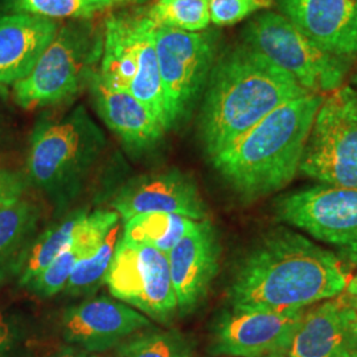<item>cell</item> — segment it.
Wrapping results in <instances>:
<instances>
[{
    "instance_id": "cell-31",
    "label": "cell",
    "mask_w": 357,
    "mask_h": 357,
    "mask_svg": "<svg viewBox=\"0 0 357 357\" xmlns=\"http://www.w3.org/2000/svg\"><path fill=\"white\" fill-rule=\"evenodd\" d=\"M26 190V178L20 174L0 168V199L22 195Z\"/></svg>"
},
{
    "instance_id": "cell-35",
    "label": "cell",
    "mask_w": 357,
    "mask_h": 357,
    "mask_svg": "<svg viewBox=\"0 0 357 357\" xmlns=\"http://www.w3.org/2000/svg\"><path fill=\"white\" fill-rule=\"evenodd\" d=\"M266 357H287L284 354H278V355H271V356H266Z\"/></svg>"
},
{
    "instance_id": "cell-28",
    "label": "cell",
    "mask_w": 357,
    "mask_h": 357,
    "mask_svg": "<svg viewBox=\"0 0 357 357\" xmlns=\"http://www.w3.org/2000/svg\"><path fill=\"white\" fill-rule=\"evenodd\" d=\"M118 357H191L188 339L178 331L142 332L116 347Z\"/></svg>"
},
{
    "instance_id": "cell-1",
    "label": "cell",
    "mask_w": 357,
    "mask_h": 357,
    "mask_svg": "<svg viewBox=\"0 0 357 357\" xmlns=\"http://www.w3.org/2000/svg\"><path fill=\"white\" fill-rule=\"evenodd\" d=\"M348 282V270L336 255L301 234L280 230L243 258L229 299L231 307L305 310L342 295Z\"/></svg>"
},
{
    "instance_id": "cell-15",
    "label": "cell",
    "mask_w": 357,
    "mask_h": 357,
    "mask_svg": "<svg viewBox=\"0 0 357 357\" xmlns=\"http://www.w3.org/2000/svg\"><path fill=\"white\" fill-rule=\"evenodd\" d=\"M178 311L185 314L197 306L216 277L220 245L208 220L197 221L167 255Z\"/></svg>"
},
{
    "instance_id": "cell-7",
    "label": "cell",
    "mask_w": 357,
    "mask_h": 357,
    "mask_svg": "<svg viewBox=\"0 0 357 357\" xmlns=\"http://www.w3.org/2000/svg\"><path fill=\"white\" fill-rule=\"evenodd\" d=\"M155 47L171 130L190 116L203 94L220 53V33L155 26Z\"/></svg>"
},
{
    "instance_id": "cell-12",
    "label": "cell",
    "mask_w": 357,
    "mask_h": 357,
    "mask_svg": "<svg viewBox=\"0 0 357 357\" xmlns=\"http://www.w3.org/2000/svg\"><path fill=\"white\" fill-rule=\"evenodd\" d=\"M150 327L151 321L146 315L106 296L68 308L61 320L65 342L90 354L118 347L130 336Z\"/></svg>"
},
{
    "instance_id": "cell-29",
    "label": "cell",
    "mask_w": 357,
    "mask_h": 357,
    "mask_svg": "<svg viewBox=\"0 0 357 357\" xmlns=\"http://www.w3.org/2000/svg\"><path fill=\"white\" fill-rule=\"evenodd\" d=\"M33 330L26 315L0 302V357H29Z\"/></svg>"
},
{
    "instance_id": "cell-34",
    "label": "cell",
    "mask_w": 357,
    "mask_h": 357,
    "mask_svg": "<svg viewBox=\"0 0 357 357\" xmlns=\"http://www.w3.org/2000/svg\"><path fill=\"white\" fill-rule=\"evenodd\" d=\"M347 357H357V318L351 335V340L348 345V351H347Z\"/></svg>"
},
{
    "instance_id": "cell-6",
    "label": "cell",
    "mask_w": 357,
    "mask_h": 357,
    "mask_svg": "<svg viewBox=\"0 0 357 357\" xmlns=\"http://www.w3.org/2000/svg\"><path fill=\"white\" fill-rule=\"evenodd\" d=\"M241 43L280 66L312 94L343 86L352 61L323 51L280 13H259L241 32Z\"/></svg>"
},
{
    "instance_id": "cell-22",
    "label": "cell",
    "mask_w": 357,
    "mask_h": 357,
    "mask_svg": "<svg viewBox=\"0 0 357 357\" xmlns=\"http://www.w3.org/2000/svg\"><path fill=\"white\" fill-rule=\"evenodd\" d=\"M137 38V75L130 86V93L150 109L158 121L168 131L166 100L159 73L158 54L155 47V24L147 19L141 8H134Z\"/></svg>"
},
{
    "instance_id": "cell-10",
    "label": "cell",
    "mask_w": 357,
    "mask_h": 357,
    "mask_svg": "<svg viewBox=\"0 0 357 357\" xmlns=\"http://www.w3.org/2000/svg\"><path fill=\"white\" fill-rule=\"evenodd\" d=\"M277 213L357 262V190L328 184L311 187L281 197Z\"/></svg>"
},
{
    "instance_id": "cell-27",
    "label": "cell",
    "mask_w": 357,
    "mask_h": 357,
    "mask_svg": "<svg viewBox=\"0 0 357 357\" xmlns=\"http://www.w3.org/2000/svg\"><path fill=\"white\" fill-rule=\"evenodd\" d=\"M121 237V224L118 222L107 233L100 246L77 264L65 286V293L70 295H85L97 290L105 283L106 274L112 265L115 249Z\"/></svg>"
},
{
    "instance_id": "cell-5",
    "label": "cell",
    "mask_w": 357,
    "mask_h": 357,
    "mask_svg": "<svg viewBox=\"0 0 357 357\" xmlns=\"http://www.w3.org/2000/svg\"><path fill=\"white\" fill-rule=\"evenodd\" d=\"M103 51V24L69 20L60 26L32 72L13 86L15 103L35 110L66 102L88 88Z\"/></svg>"
},
{
    "instance_id": "cell-11",
    "label": "cell",
    "mask_w": 357,
    "mask_h": 357,
    "mask_svg": "<svg viewBox=\"0 0 357 357\" xmlns=\"http://www.w3.org/2000/svg\"><path fill=\"white\" fill-rule=\"evenodd\" d=\"M303 314L305 310L231 307L217 320L212 354L230 357L286 355Z\"/></svg>"
},
{
    "instance_id": "cell-23",
    "label": "cell",
    "mask_w": 357,
    "mask_h": 357,
    "mask_svg": "<svg viewBox=\"0 0 357 357\" xmlns=\"http://www.w3.org/2000/svg\"><path fill=\"white\" fill-rule=\"evenodd\" d=\"M38 217V205L24 193L0 199V268H4L32 238Z\"/></svg>"
},
{
    "instance_id": "cell-18",
    "label": "cell",
    "mask_w": 357,
    "mask_h": 357,
    "mask_svg": "<svg viewBox=\"0 0 357 357\" xmlns=\"http://www.w3.org/2000/svg\"><path fill=\"white\" fill-rule=\"evenodd\" d=\"M60 22L28 13L0 16V88L26 78L54 38Z\"/></svg>"
},
{
    "instance_id": "cell-21",
    "label": "cell",
    "mask_w": 357,
    "mask_h": 357,
    "mask_svg": "<svg viewBox=\"0 0 357 357\" xmlns=\"http://www.w3.org/2000/svg\"><path fill=\"white\" fill-rule=\"evenodd\" d=\"M86 216L88 213L84 209L72 212L60 222L40 233L38 237H32L3 270H7L17 280L19 286L24 287L69 246Z\"/></svg>"
},
{
    "instance_id": "cell-4",
    "label": "cell",
    "mask_w": 357,
    "mask_h": 357,
    "mask_svg": "<svg viewBox=\"0 0 357 357\" xmlns=\"http://www.w3.org/2000/svg\"><path fill=\"white\" fill-rule=\"evenodd\" d=\"M106 139L84 106L60 119H41L31 134L26 178L57 203L75 197L100 159Z\"/></svg>"
},
{
    "instance_id": "cell-17",
    "label": "cell",
    "mask_w": 357,
    "mask_h": 357,
    "mask_svg": "<svg viewBox=\"0 0 357 357\" xmlns=\"http://www.w3.org/2000/svg\"><path fill=\"white\" fill-rule=\"evenodd\" d=\"M357 311L343 296L305 311L287 357H347Z\"/></svg>"
},
{
    "instance_id": "cell-9",
    "label": "cell",
    "mask_w": 357,
    "mask_h": 357,
    "mask_svg": "<svg viewBox=\"0 0 357 357\" xmlns=\"http://www.w3.org/2000/svg\"><path fill=\"white\" fill-rule=\"evenodd\" d=\"M105 283L112 295L162 323L178 311L167 255L121 237Z\"/></svg>"
},
{
    "instance_id": "cell-19",
    "label": "cell",
    "mask_w": 357,
    "mask_h": 357,
    "mask_svg": "<svg viewBox=\"0 0 357 357\" xmlns=\"http://www.w3.org/2000/svg\"><path fill=\"white\" fill-rule=\"evenodd\" d=\"M118 222L119 215L116 212L97 211L90 215L88 213L69 246H66L48 268H44L24 287L38 298H51L64 291L77 264L90 252L97 249Z\"/></svg>"
},
{
    "instance_id": "cell-8",
    "label": "cell",
    "mask_w": 357,
    "mask_h": 357,
    "mask_svg": "<svg viewBox=\"0 0 357 357\" xmlns=\"http://www.w3.org/2000/svg\"><path fill=\"white\" fill-rule=\"evenodd\" d=\"M299 171L323 184L357 190V90L323 97Z\"/></svg>"
},
{
    "instance_id": "cell-24",
    "label": "cell",
    "mask_w": 357,
    "mask_h": 357,
    "mask_svg": "<svg viewBox=\"0 0 357 357\" xmlns=\"http://www.w3.org/2000/svg\"><path fill=\"white\" fill-rule=\"evenodd\" d=\"M123 240L153 246L168 255L176 243L191 231L195 220L168 213H146L125 221Z\"/></svg>"
},
{
    "instance_id": "cell-30",
    "label": "cell",
    "mask_w": 357,
    "mask_h": 357,
    "mask_svg": "<svg viewBox=\"0 0 357 357\" xmlns=\"http://www.w3.org/2000/svg\"><path fill=\"white\" fill-rule=\"evenodd\" d=\"M274 6L275 0H209L211 23L217 26H234L253 13Z\"/></svg>"
},
{
    "instance_id": "cell-16",
    "label": "cell",
    "mask_w": 357,
    "mask_h": 357,
    "mask_svg": "<svg viewBox=\"0 0 357 357\" xmlns=\"http://www.w3.org/2000/svg\"><path fill=\"white\" fill-rule=\"evenodd\" d=\"M88 89L105 125L130 150L144 151L153 149L165 137L166 128L150 109L128 90L106 85L98 70L90 78Z\"/></svg>"
},
{
    "instance_id": "cell-26",
    "label": "cell",
    "mask_w": 357,
    "mask_h": 357,
    "mask_svg": "<svg viewBox=\"0 0 357 357\" xmlns=\"http://www.w3.org/2000/svg\"><path fill=\"white\" fill-rule=\"evenodd\" d=\"M141 11L156 26L200 32L211 26L209 0H155Z\"/></svg>"
},
{
    "instance_id": "cell-14",
    "label": "cell",
    "mask_w": 357,
    "mask_h": 357,
    "mask_svg": "<svg viewBox=\"0 0 357 357\" xmlns=\"http://www.w3.org/2000/svg\"><path fill=\"white\" fill-rule=\"evenodd\" d=\"M280 11L332 56L357 57V0H275Z\"/></svg>"
},
{
    "instance_id": "cell-3",
    "label": "cell",
    "mask_w": 357,
    "mask_h": 357,
    "mask_svg": "<svg viewBox=\"0 0 357 357\" xmlns=\"http://www.w3.org/2000/svg\"><path fill=\"white\" fill-rule=\"evenodd\" d=\"M323 96L307 94L266 115L211 159L218 174L243 199L284 188L299 171Z\"/></svg>"
},
{
    "instance_id": "cell-2",
    "label": "cell",
    "mask_w": 357,
    "mask_h": 357,
    "mask_svg": "<svg viewBox=\"0 0 357 357\" xmlns=\"http://www.w3.org/2000/svg\"><path fill=\"white\" fill-rule=\"evenodd\" d=\"M312 94L241 41L220 52L209 73L199 134L212 159L282 105Z\"/></svg>"
},
{
    "instance_id": "cell-36",
    "label": "cell",
    "mask_w": 357,
    "mask_h": 357,
    "mask_svg": "<svg viewBox=\"0 0 357 357\" xmlns=\"http://www.w3.org/2000/svg\"><path fill=\"white\" fill-rule=\"evenodd\" d=\"M354 84H355V85H357V73L356 75H355V77H354Z\"/></svg>"
},
{
    "instance_id": "cell-25",
    "label": "cell",
    "mask_w": 357,
    "mask_h": 357,
    "mask_svg": "<svg viewBox=\"0 0 357 357\" xmlns=\"http://www.w3.org/2000/svg\"><path fill=\"white\" fill-rule=\"evenodd\" d=\"M11 13L51 20H94L97 16L138 0H3Z\"/></svg>"
},
{
    "instance_id": "cell-32",
    "label": "cell",
    "mask_w": 357,
    "mask_h": 357,
    "mask_svg": "<svg viewBox=\"0 0 357 357\" xmlns=\"http://www.w3.org/2000/svg\"><path fill=\"white\" fill-rule=\"evenodd\" d=\"M342 296L357 311V275L348 282Z\"/></svg>"
},
{
    "instance_id": "cell-20",
    "label": "cell",
    "mask_w": 357,
    "mask_h": 357,
    "mask_svg": "<svg viewBox=\"0 0 357 357\" xmlns=\"http://www.w3.org/2000/svg\"><path fill=\"white\" fill-rule=\"evenodd\" d=\"M135 13L118 11L103 22V51L98 75L114 89L130 90L137 75Z\"/></svg>"
},
{
    "instance_id": "cell-13",
    "label": "cell",
    "mask_w": 357,
    "mask_h": 357,
    "mask_svg": "<svg viewBox=\"0 0 357 357\" xmlns=\"http://www.w3.org/2000/svg\"><path fill=\"white\" fill-rule=\"evenodd\" d=\"M115 212L128 221L146 213H168L206 220V206L196 183L178 169L131 178L113 199Z\"/></svg>"
},
{
    "instance_id": "cell-33",
    "label": "cell",
    "mask_w": 357,
    "mask_h": 357,
    "mask_svg": "<svg viewBox=\"0 0 357 357\" xmlns=\"http://www.w3.org/2000/svg\"><path fill=\"white\" fill-rule=\"evenodd\" d=\"M48 357H97L94 356L93 354L86 352V351H82V349H78L76 347H69V348H65L61 349L53 355H50Z\"/></svg>"
}]
</instances>
